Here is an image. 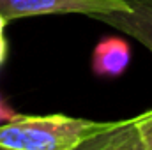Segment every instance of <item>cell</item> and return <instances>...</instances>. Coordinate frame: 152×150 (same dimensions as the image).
<instances>
[{"label":"cell","mask_w":152,"mask_h":150,"mask_svg":"<svg viewBox=\"0 0 152 150\" xmlns=\"http://www.w3.org/2000/svg\"><path fill=\"white\" fill-rule=\"evenodd\" d=\"M122 122H97L60 113L16 115L0 125V147L9 150H76L85 141L117 129Z\"/></svg>","instance_id":"1"},{"label":"cell","mask_w":152,"mask_h":150,"mask_svg":"<svg viewBox=\"0 0 152 150\" xmlns=\"http://www.w3.org/2000/svg\"><path fill=\"white\" fill-rule=\"evenodd\" d=\"M131 11L127 0H0V14L7 21L42 14H104Z\"/></svg>","instance_id":"2"},{"label":"cell","mask_w":152,"mask_h":150,"mask_svg":"<svg viewBox=\"0 0 152 150\" xmlns=\"http://www.w3.org/2000/svg\"><path fill=\"white\" fill-rule=\"evenodd\" d=\"M131 11H113L104 14H90L92 20L103 21L140 41L152 51V0H127Z\"/></svg>","instance_id":"3"},{"label":"cell","mask_w":152,"mask_h":150,"mask_svg":"<svg viewBox=\"0 0 152 150\" xmlns=\"http://www.w3.org/2000/svg\"><path fill=\"white\" fill-rule=\"evenodd\" d=\"M131 60V48L126 39L106 37L99 41L92 53V71L101 78H117L124 74Z\"/></svg>","instance_id":"4"},{"label":"cell","mask_w":152,"mask_h":150,"mask_svg":"<svg viewBox=\"0 0 152 150\" xmlns=\"http://www.w3.org/2000/svg\"><path fill=\"white\" fill-rule=\"evenodd\" d=\"M94 150H145L140 140L138 129L134 125V120H124L122 125H118L108 136L103 140Z\"/></svg>","instance_id":"5"},{"label":"cell","mask_w":152,"mask_h":150,"mask_svg":"<svg viewBox=\"0 0 152 150\" xmlns=\"http://www.w3.org/2000/svg\"><path fill=\"white\" fill-rule=\"evenodd\" d=\"M145 150H152V110L133 118Z\"/></svg>","instance_id":"6"},{"label":"cell","mask_w":152,"mask_h":150,"mask_svg":"<svg viewBox=\"0 0 152 150\" xmlns=\"http://www.w3.org/2000/svg\"><path fill=\"white\" fill-rule=\"evenodd\" d=\"M7 20L4 18V14H0V67L4 66L5 58H7V41H5V27H7Z\"/></svg>","instance_id":"7"},{"label":"cell","mask_w":152,"mask_h":150,"mask_svg":"<svg viewBox=\"0 0 152 150\" xmlns=\"http://www.w3.org/2000/svg\"><path fill=\"white\" fill-rule=\"evenodd\" d=\"M122 125V124H120ZM108 133H112V131H108ZM108 133H104V134H101V136H96V138H92V140H88V141H85L81 147H78L76 150H94L99 143H103V140L108 136ZM0 150H9V149H5V147H0Z\"/></svg>","instance_id":"8"},{"label":"cell","mask_w":152,"mask_h":150,"mask_svg":"<svg viewBox=\"0 0 152 150\" xmlns=\"http://www.w3.org/2000/svg\"><path fill=\"white\" fill-rule=\"evenodd\" d=\"M16 115H18V113L14 111L12 108H9V106L4 103V99L0 97V122H9V120H12Z\"/></svg>","instance_id":"9"}]
</instances>
